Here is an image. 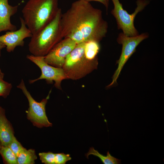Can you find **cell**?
I'll use <instances>...</instances> for the list:
<instances>
[{
	"mask_svg": "<svg viewBox=\"0 0 164 164\" xmlns=\"http://www.w3.org/2000/svg\"><path fill=\"white\" fill-rule=\"evenodd\" d=\"M60 25L63 38H70L77 44L90 40L99 42L108 28L102 11L84 0L74 2L62 14Z\"/></svg>",
	"mask_w": 164,
	"mask_h": 164,
	"instance_id": "obj_1",
	"label": "cell"
},
{
	"mask_svg": "<svg viewBox=\"0 0 164 164\" xmlns=\"http://www.w3.org/2000/svg\"><path fill=\"white\" fill-rule=\"evenodd\" d=\"M59 9L58 0H29L22 12L25 22L33 35L51 22Z\"/></svg>",
	"mask_w": 164,
	"mask_h": 164,
	"instance_id": "obj_2",
	"label": "cell"
},
{
	"mask_svg": "<svg viewBox=\"0 0 164 164\" xmlns=\"http://www.w3.org/2000/svg\"><path fill=\"white\" fill-rule=\"evenodd\" d=\"M62 14L59 8L51 22L32 35L28 44L29 51L32 55L45 56L62 39L60 25Z\"/></svg>",
	"mask_w": 164,
	"mask_h": 164,
	"instance_id": "obj_3",
	"label": "cell"
},
{
	"mask_svg": "<svg viewBox=\"0 0 164 164\" xmlns=\"http://www.w3.org/2000/svg\"><path fill=\"white\" fill-rule=\"evenodd\" d=\"M86 42L77 44L67 56L62 67L68 79H80L96 69L98 58L94 60L87 59L84 53Z\"/></svg>",
	"mask_w": 164,
	"mask_h": 164,
	"instance_id": "obj_4",
	"label": "cell"
},
{
	"mask_svg": "<svg viewBox=\"0 0 164 164\" xmlns=\"http://www.w3.org/2000/svg\"><path fill=\"white\" fill-rule=\"evenodd\" d=\"M114 8L111 13L115 18L118 28L122 30V33L128 36H134L139 35L134 25L135 18L137 14L143 10L149 3L148 0H137V7L134 12L128 13L124 9L119 0H111Z\"/></svg>",
	"mask_w": 164,
	"mask_h": 164,
	"instance_id": "obj_5",
	"label": "cell"
},
{
	"mask_svg": "<svg viewBox=\"0 0 164 164\" xmlns=\"http://www.w3.org/2000/svg\"><path fill=\"white\" fill-rule=\"evenodd\" d=\"M27 98L29 107L27 112V117L33 125L38 128L51 127L52 124L48 120L46 112V105L49 97L50 92L47 97L39 102L35 100L27 90L23 79L17 86Z\"/></svg>",
	"mask_w": 164,
	"mask_h": 164,
	"instance_id": "obj_6",
	"label": "cell"
},
{
	"mask_svg": "<svg viewBox=\"0 0 164 164\" xmlns=\"http://www.w3.org/2000/svg\"><path fill=\"white\" fill-rule=\"evenodd\" d=\"M149 36L148 33H143L134 36H126L122 32L119 34L117 41L119 44L122 45L121 53L119 59L116 61L118 66L112 77V80L107 87L109 88L117 83V79L125 63L136 51L137 46Z\"/></svg>",
	"mask_w": 164,
	"mask_h": 164,
	"instance_id": "obj_7",
	"label": "cell"
},
{
	"mask_svg": "<svg viewBox=\"0 0 164 164\" xmlns=\"http://www.w3.org/2000/svg\"><path fill=\"white\" fill-rule=\"evenodd\" d=\"M27 58L37 65L40 69L41 74L38 78L29 80L30 84H32L38 80L45 79L48 83L55 82L54 86L57 88L61 89L62 81L68 79L62 68L53 66L44 60V56H35L32 55L27 56Z\"/></svg>",
	"mask_w": 164,
	"mask_h": 164,
	"instance_id": "obj_8",
	"label": "cell"
},
{
	"mask_svg": "<svg viewBox=\"0 0 164 164\" xmlns=\"http://www.w3.org/2000/svg\"><path fill=\"white\" fill-rule=\"evenodd\" d=\"M77 43L69 38H64L57 43L44 56L45 61L55 67L62 68L67 55L75 48Z\"/></svg>",
	"mask_w": 164,
	"mask_h": 164,
	"instance_id": "obj_9",
	"label": "cell"
},
{
	"mask_svg": "<svg viewBox=\"0 0 164 164\" xmlns=\"http://www.w3.org/2000/svg\"><path fill=\"white\" fill-rule=\"evenodd\" d=\"M20 20L21 26L18 30L8 31L4 35L0 36V43L5 46L8 52L13 51L17 46H23L24 39L31 37L32 35L23 18L21 17Z\"/></svg>",
	"mask_w": 164,
	"mask_h": 164,
	"instance_id": "obj_10",
	"label": "cell"
},
{
	"mask_svg": "<svg viewBox=\"0 0 164 164\" xmlns=\"http://www.w3.org/2000/svg\"><path fill=\"white\" fill-rule=\"evenodd\" d=\"M19 5L9 4L8 0H0V32L17 30L16 26L11 22V17L17 12Z\"/></svg>",
	"mask_w": 164,
	"mask_h": 164,
	"instance_id": "obj_11",
	"label": "cell"
},
{
	"mask_svg": "<svg viewBox=\"0 0 164 164\" xmlns=\"http://www.w3.org/2000/svg\"><path fill=\"white\" fill-rule=\"evenodd\" d=\"M14 131L10 122L5 115V110L0 106V145L8 146L12 140Z\"/></svg>",
	"mask_w": 164,
	"mask_h": 164,
	"instance_id": "obj_12",
	"label": "cell"
},
{
	"mask_svg": "<svg viewBox=\"0 0 164 164\" xmlns=\"http://www.w3.org/2000/svg\"><path fill=\"white\" fill-rule=\"evenodd\" d=\"M100 48L99 42L94 40L86 42L84 53L86 58L90 60L97 58V55Z\"/></svg>",
	"mask_w": 164,
	"mask_h": 164,
	"instance_id": "obj_13",
	"label": "cell"
},
{
	"mask_svg": "<svg viewBox=\"0 0 164 164\" xmlns=\"http://www.w3.org/2000/svg\"><path fill=\"white\" fill-rule=\"evenodd\" d=\"M37 159L35 150L32 149L27 150L26 148L17 157V164H33Z\"/></svg>",
	"mask_w": 164,
	"mask_h": 164,
	"instance_id": "obj_14",
	"label": "cell"
},
{
	"mask_svg": "<svg viewBox=\"0 0 164 164\" xmlns=\"http://www.w3.org/2000/svg\"><path fill=\"white\" fill-rule=\"evenodd\" d=\"M93 155L99 158L104 164H119L121 163V160L116 158L111 155L109 151L107 152L106 156L104 155L99 153L97 150L91 147L90 148L89 151L85 156L88 159L90 155Z\"/></svg>",
	"mask_w": 164,
	"mask_h": 164,
	"instance_id": "obj_15",
	"label": "cell"
},
{
	"mask_svg": "<svg viewBox=\"0 0 164 164\" xmlns=\"http://www.w3.org/2000/svg\"><path fill=\"white\" fill-rule=\"evenodd\" d=\"M0 154L5 164H17V157L9 146H1Z\"/></svg>",
	"mask_w": 164,
	"mask_h": 164,
	"instance_id": "obj_16",
	"label": "cell"
},
{
	"mask_svg": "<svg viewBox=\"0 0 164 164\" xmlns=\"http://www.w3.org/2000/svg\"><path fill=\"white\" fill-rule=\"evenodd\" d=\"M55 153L50 152L39 153V154L42 162L45 164H55Z\"/></svg>",
	"mask_w": 164,
	"mask_h": 164,
	"instance_id": "obj_17",
	"label": "cell"
},
{
	"mask_svg": "<svg viewBox=\"0 0 164 164\" xmlns=\"http://www.w3.org/2000/svg\"><path fill=\"white\" fill-rule=\"evenodd\" d=\"M12 87L11 83L0 79V96L6 98L9 95Z\"/></svg>",
	"mask_w": 164,
	"mask_h": 164,
	"instance_id": "obj_18",
	"label": "cell"
},
{
	"mask_svg": "<svg viewBox=\"0 0 164 164\" xmlns=\"http://www.w3.org/2000/svg\"><path fill=\"white\" fill-rule=\"evenodd\" d=\"M8 146L17 157L19 153L25 148L22 146L15 136Z\"/></svg>",
	"mask_w": 164,
	"mask_h": 164,
	"instance_id": "obj_19",
	"label": "cell"
},
{
	"mask_svg": "<svg viewBox=\"0 0 164 164\" xmlns=\"http://www.w3.org/2000/svg\"><path fill=\"white\" fill-rule=\"evenodd\" d=\"M71 159L69 154H66L63 153H55V164H65Z\"/></svg>",
	"mask_w": 164,
	"mask_h": 164,
	"instance_id": "obj_20",
	"label": "cell"
},
{
	"mask_svg": "<svg viewBox=\"0 0 164 164\" xmlns=\"http://www.w3.org/2000/svg\"><path fill=\"white\" fill-rule=\"evenodd\" d=\"M86 1L89 2L91 1H96L102 4L105 7L106 12H107L110 0H84Z\"/></svg>",
	"mask_w": 164,
	"mask_h": 164,
	"instance_id": "obj_21",
	"label": "cell"
},
{
	"mask_svg": "<svg viewBox=\"0 0 164 164\" xmlns=\"http://www.w3.org/2000/svg\"><path fill=\"white\" fill-rule=\"evenodd\" d=\"M4 76V74L2 72L0 68V79H3Z\"/></svg>",
	"mask_w": 164,
	"mask_h": 164,
	"instance_id": "obj_22",
	"label": "cell"
},
{
	"mask_svg": "<svg viewBox=\"0 0 164 164\" xmlns=\"http://www.w3.org/2000/svg\"><path fill=\"white\" fill-rule=\"evenodd\" d=\"M5 47V46L3 43H0V50Z\"/></svg>",
	"mask_w": 164,
	"mask_h": 164,
	"instance_id": "obj_23",
	"label": "cell"
},
{
	"mask_svg": "<svg viewBox=\"0 0 164 164\" xmlns=\"http://www.w3.org/2000/svg\"><path fill=\"white\" fill-rule=\"evenodd\" d=\"M1 147V145H0V149Z\"/></svg>",
	"mask_w": 164,
	"mask_h": 164,
	"instance_id": "obj_24",
	"label": "cell"
}]
</instances>
